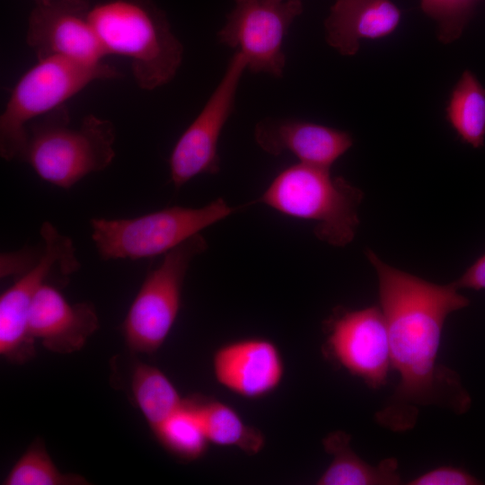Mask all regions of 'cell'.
<instances>
[{"instance_id": "cell-20", "label": "cell", "mask_w": 485, "mask_h": 485, "mask_svg": "<svg viewBox=\"0 0 485 485\" xmlns=\"http://www.w3.org/2000/svg\"><path fill=\"white\" fill-rule=\"evenodd\" d=\"M446 118L463 142L474 148L484 145L485 88L469 70L463 73L452 91Z\"/></svg>"}, {"instance_id": "cell-22", "label": "cell", "mask_w": 485, "mask_h": 485, "mask_svg": "<svg viewBox=\"0 0 485 485\" xmlns=\"http://www.w3.org/2000/svg\"><path fill=\"white\" fill-rule=\"evenodd\" d=\"M3 485H85L75 473H63L54 463L41 439H35L13 465Z\"/></svg>"}, {"instance_id": "cell-18", "label": "cell", "mask_w": 485, "mask_h": 485, "mask_svg": "<svg viewBox=\"0 0 485 485\" xmlns=\"http://www.w3.org/2000/svg\"><path fill=\"white\" fill-rule=\"evenodd\" d=\"M197 413L210 444L234 447L248 455L259 454L266 438L261 430L244 422L230 405L212 397H186Z\"/></svg>"}, {"instance_id": "cell-19", "label": "cell", "mask_w": 485, "mask_h": 485, "mask_svg": "<svg viewBox=\"0 0 485 485\" xmlns=\"http://www.w3.org/2000/svg\"><path fill=\"white\" fill-rule=\"evenodd\" d=\"M135 403L153 431L178 410L184 402L167 375L156 366L138 363L131 375Z\"/></svg>"}, {"instance_id": "cell-17", "label": "cell", "mask_w": 485, "mask_h": 485, "mask_svg": "<svg viewBox=\"0 0 485 485\" xmlns=\"http://www.w3.org/2000/svg\"><path fill=\"white\" fill-rule=\"evenodd\" d=\"M350 441V436L341 430L331 432L322 439L323 448L332 456V461L316 484L397 485L401 482L395 458L371 465L352 449Z\"/></svg>"}, {"instance_id": "cell-1", "label": "cell", "mask_w": 485, "mask_h": 485, "mask_svg": "<svg viewBox=\"0 0 485 485\" xmlns=\"http://www.w3.org/2000/svg\"><path fill=\"white\" fill-rule=\"evenodd\" d=\"M366 257L376 271L391 365L399 375L393 393L375 414L376 423L406 432L414 428L423 407L465 413L472 398L460 375L439 364L438 352L446 318L467 307L469 299L454 283H431L386 264L370 250Z\"/></svg>"}, {"instance_id": "cell-13", "label": "cell", "mask_w": 485, "mask_h": 485, "mask_svg": "<svg viewBox=\"0 0 485 485\" xmlns=\"http://www.w3.org/2000/svg\"><path fill=\"white\" fill-rule=\"evenodd\" d=\"M212 369L218 384L250 400L274 392L285 375V363L278 347L261 337L220 346L213 355Z\"/></svg>"}, {"instance_id": "cell-25", "label": "cell", "mask_w": 485, "mask_h": 485, "mask_svg": "<svg viewBox=\"0 0 485 485\" xmlns=\"http://www.w3.org/2000/svg\"><path fill=\"white\" fill-rule=\"evenodd\" d=\"M40 253V251L32 249H23L13 252H4L1 254V278L9 276H21L28 271L37 261Z\"/></svg>"}, {"instance_id": "cell-27", "label": "cell", "mask_w": 485, "mask_h": 485, "mask_svg": "<svg viewBox=\"0 0 485 485\" xmlns=\"http://www.w3.org/2000/svg\"><path fill=\"white\" fill-rule=\"evenodd\" d=\"M33 1L35 4H44L50 2L51 0H33Z\"/></svg>"}, {"instance_id": "cell-7", "label": "cell", "mask_w": 485, "mask_h": 485, "mask_svg": "<svg viewBox=\"0 0 485 485\" xmlns=\"http://www.w3.org/2000/svg\"><path fill=\"white\" fill-rule=\"evenodd\" d=\"M207 248L198 234L169 251L148 272L122 323L128 348L135 353H155L167 340L178 317L182 287L191 261Z\"/></svg>"}, {"instance_id": "cell-5", "label": "cell", "mask_w": 485, "mask_h": 485, "mask_svg": "<svg viewBox=\"0 0 485 485\" xmlns=\"http://www.w3.org/2000/svg\"><path fill=\"white\" fill-rule=\"evenodd\" d=\"M120 75L102 62L89 64L62 57L38 60L15 84L0 116L1 157L18 161L32 120L64 105L91 83Z\"/></svg>"}, {"instance_id": "cell-10", "label": "cell", "mask_w": 485, "mask_h": 485, "mask_svg": "<svg viewBox=\"0 0 485 485\" xmlns=\"http://www.w3.org/2000/svg\"><path fill=\"white\" fill-rule=\"evenodd\" d=\"M247 69L237 51L198 116L184 130L169 157L171 181L176 189L200 174L220 171L218 143L234 109L240 80Z\"/></svg>"}, {"instance_id": "cell-2", "label": "cell", "mask_w": 485, "mask_h": 485, "mask_svg": "<svg viewBox=\"0 0 485 485\" xmlns=\"http://www.w3.org/2000/svg\"><path fill=\"white\" fill-rule=\"evenodd\" d=\"M90 19L106 55L130 60L139 88L169 84L183 58V46L154 0H108L92 6Z\"/></svg>"}, {"instance_id": "cell-14", "label": "cell", "mask_w": 485, "mask_h": 485, "mask_svg": "<svg viewBox=\"0 0 485 485\" xmlns=\"http://www.w3.org/2000/svg\"><path fill=\"white\" fill-rule=\"evenodd\" d=\"M254 138L269 154L289 153L301 163L326 169L353 145L346 131L295 119H263L255 126Z\"/></svg>"}, {"instance_id": "cell-6", "label": "cell", "mask_w": 485, "mask_h": 485, "mask_svg": "<svg viewBox=\"0 0 485 485\" xmlns=\"http://www.w3.org/2000/svg\"><path fill=\"white\" fill-rule=\"evenodd\" d=\"M235 211L218 198L200 207L173 206L133 218H93L92 239L105 260L152 258L164 255Z\"/></svg>"}, {"instance_id": "cell-9", "label": "cell", "mask_w": 485, "mask_h": 485, "mask_svg": "<svg viewBox=\"0 0 485 485\" xmlns=\"http://www.w3.org/2000/svg\"><path fill=\"white\" fill-rule=\"evenodd\" d=\"M234 7L217 38L235 48L247 69L281 77L286 67L285 38L303 13L301 0H233Z\"/></svg>"}, {"instance_id": "cell-23", "label": "cell", "mask_w": 485, "mask_h": 485, "mask_svg": "<svg viewBox=\"0 0 485 485\" xmlns=\"http://www.w3.org/2000/svg\"><path fill=\"white\" fill-rule=\"evenodd\" d=\"M479 0H421L422 11L438 24V39L444 43L457 40Z\"/></svg>"}, {"instance_id": "cell-4", "label": "cell", "mask_w": 485, "mask_h": 485, "mask_svg": "<svg viewBox=\"0 0 485 485\" xmlns=\"http://www.w3.org/2000/svg\"><path fill=\"white\" fill-rule=\"evenodd\" d=\"M362 191L330 169L298 163L282 170L253 203L315 222L321 241L343 247L354 239Z\"/></svg>"}, {"instance_id": "cell-15", "label": "cell", "mask_w": 485, "mask_h": 485, "mask_svg": "<svg viewBox=\"0 0 485 485\" xmlns=\"http://www.w3.org/2000/svg\"><path fill=\"white\" fill-rule=\"evenodd\" d=\"M98 328L99 318L92 304H70L48 282L36 292L30 312V331L46 349L58 354L76 352Z\"/></svg>"}, {"instance_id": "cell-21", "label": "cell", "mask_w": 485, "mask_h": 485, "mask_svg": "<svg viewBox=\"0 0 485 485\" xmlns=\"http://www.w3.org/2000/svg\"><path fill=\"white\" fill-rule=\"evenodd\" d=\"M152 432L169 454L182 462L202 458L210 444L197 413L186 398L182 406Z\"/></svg>"}, {"instance_id": "cell-12", "label": "cell", "mask_w": 485, "mask_h": 485, "mask_svg": "<svg viewBox=\"0 0 485 485\" xmlns=\"http://www.w3.org/2000/svg\"><path fill=\"white\" fill-rule=\"evenodd\" d=\"M87 0H51L35 4L25 33V42L38 60L62 57L89 64L106 57L90 19Z\"/></svg>"}, {"instance_id": "cell-8", "label": "cell", "mask_w": 485, "mask_h": 485, "mask_svg": "<svg viewBox=\"0 0 485 485\" xmlns=\"http://www.w3.org/2000/svg\"><path fill=\"white\" fill-rule=\"evenodd\" d=\"M40 233L42 244L36 263L0 296V354L18 365L31 360L36 354V340L30 331V312L36 292L52 272L69 276L80 267L68 236L49 222L42 224Z\"/></svg>"}, {"instance_id": "cell-26", "label": "cell", "mask_w": 485, "mask_h": 485, "mask_svg": "<svg viewBox=\"0 0 485 485\" xmlns=\"http://www.w3.org/2000/svg\"><path fill=\"white\" fill-rule=\"evenodd\" d=\"M457 288L485 289V254L481 256L454 282Z\"/></svg>"}, {"instance_id": "cell-24", "label": "cell", "mask_w": 485, "mask_h": 485, "mask_svg": "<svg viewBox=\"0 0 485 485\" xmlns=\"http://www.w3.org/2000/svg\"><path fill=\"white\" fill-rule=\"evenodd\" d=\"M410 485H480L482 481L466 470L441 466L425 472L408 482Z\"/></svg>"}, {"instance_id": "cell-3", "label": "cell", "mask_w": 485, "mask_h": 485, "mask_svg": "<svg viewBox=\"0 0 485 485\" xmlns=\"http://www.w3.org/2000/svg\"><path fill=\"white\" fill-rule=\"evenodd\" d=\"M115 139L113 123L93 114L73 127L64 104L27 126L18 161L28 163L45 181L68 190L112 163Z\"/></svg>"}, {"instance_id": "cell-11", "label": "cell", "mask_w": 485, "mask_h": 485, "mask_svg": "<svg viewBox=\"0 0 485 485\" xmlns=\"http://www.w3.org/2000/svg\"><path fill=\"white\" fill-rule=\"evenodd\" d=\"M323 351L369 387L385 384L392 368L389 331L380 307L337 309L325 322Z\"/></svg>"}, {"instance_id": "cell-16", "label": "cell", "mask_w": 485, "mask_h": 485, "mask_svg": "<svg viewBox=\"0 0 485 485\" xmlns=\"http://www.w3.org/2000/svg\"><path fill=\"white\" fill-rule=\"evenodd\" d=\"M400 20L391 0H336L324 22L326 41L340 54L353 56L362 40L388 36Z\"/></svg>"}]
</instances>
